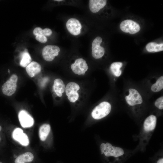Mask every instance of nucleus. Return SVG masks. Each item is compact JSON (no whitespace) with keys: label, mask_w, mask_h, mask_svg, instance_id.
Returning <instances> with one entry per match:
<instances>
[{"label":"nucleus","mask_w":163,"mask_h":163,"mask_svg":"<svg viewBox=\"0 0 163 163\" xmlns=\"http://www.w3.org/2000/svg\"><path fill=\"white\" fill-rule=\"evenodd\" d=\"M55 1H57V2H61V1H63V0H54Z\"/></svg>","instance_id":"29"},{"label":"nucleus","mask_w":163,"mask_h":163,"mask_svg":"<svg viewBox=\"0 0 163 163\" xmlns=\"http://www.w3.org/2000/svg\"><path fill=\"white\" fill-rule=\"evenodd\" d=\"M18 77L15 74L12 75L2 85L1 89L3 93L7 96H11L16 91Z\"/></svg>","instance_id":"3"},{"label":"nucleus","mask_w":163,"mask_h":163,"mask_svg":"<svg viewBox=\"0 0 163 163\" xmlns=\"http://www.w3.org/2000/svg\"><path fill=\"white\" fill-rule=\"evenodd\" d=\"M146 49L149 52L161 51L163 50V43L158 44L155 42H150L146 45Z\"/></svg>","instance_id":"18"},{"label":"nucleus","mask_w":163,"mask_h":163,"mask_svg":"<svg viewBox=\"0 0 163 163\" xmlns=\"http://www.w3.org/2000/svg\"><path fill=\"white\" fill-rule=\"evenodd\" d=\"M120 28L122 31L130 34H134L140 29L139 25L135 21L131 20H124L120 23Z\"/></svg>","instance_id":"4"},{"label":"nucleus","mask_w":163,"mask_h":163,"mask_svg":"<svg viewBox=\"0 0 163 163\" xmlns=\"http://www.w3.org/2000/svg\"><path fill=\"white\" fill-rule=\"evenodd\" d=\"M156 163H163V158L161 157L158 159Z\"/></svg>","instance_id":"28"},{"label":"nucleus","mask_w":163,"mask_h":163,"mask_svg":"<svg viewBox=\"0 0 163 163\" xmlns=\"http://www.w3.org/2000/svg\"><path fill=\"white\" fill-rule=\"evenodd\" d=\"M107 2L106 0H90L89 8L92 12L97 13L106 5Z\"/></svg>","instance_id":"13"},{"label":"nucleus","mask_w":163,"mask_h":163,"mask_svg":"<svg viewBox=\"0 0 163 163\" xmlns=\"http://www.w3.org/2000/svg\"><path fill=\"white\" fill-rule=\"evenodd\" d=\"M52 33V30L48 28H45L43 29V34L45 36H50Z\"/></svg>","instance_id":"27"},{"label":"nucleus","mask_w":163,"mask_h":163,"mask_svg":"<svg viewBox=\"0 0 163 163\" xmlns=\"http://www.w3.org/2000/svg\"><path fill=\"white\" fill-rule=\"evenodd\" d=\"M33 33L34 35L37 36L43 34V29L40 27H36L33 30Z\"/></svg>","instance_id":"26"},{"label":"nucleus","mask_w":163,"mask_h":163,"mask_svg":"<svg viewBox=\"0 0 163 163\" xmlns=\"http://www.w3.org/2000/svg\"><path fill=\"white\" fill-rule=\"evenodd\" d=\"M50 125L48 124H44L41 125L39 129V136L41 140H46L50 131Z\"/></svg>","instance_id":"17"},{"label":"nucleus","mask_w":163,"mask_h":163,"mask_svg":"<svg viewBox=\"0 0 163 163\" xmlns=\"http://www.w3.org/2000/svg\"><path fill=\"white\" fill-rule=\"evenodd\" d=\"M71 67L74 73L79 75H84L88 69L86 61L82 58L76 59Z\"/></svg>","instance_id":"7"},{"label":"nucleus","mask_w":163,"mask_h":163,"mask_svg":"<svg viewBox=\"0 0 163 163\" xmlns=\"http://www.w3.org/2000/svg\"><path fill=\"white\" fill-rule=\"evenodd\" d=\"M35 38L37 40L42 43H45L47 41V38L46 36L43 35L37 36Z\"/></svg>","instance_id":"25"},{"label":"nucleus","mask_w":163,"mask_h":163,"mask_svg":"<svg viewBox=\"0 0 163 163\" xmlns=\"http://www.w3.org/2000/svg\"><path fill=\"white\" fill-rule=\"evenodd\" d=\"M0 163H2L0 161Z\"/></svg>","instance_id":"33"},{"label":"nucleus","mask_w":163,"mask_h":163,"mask_svg":"<svg viewBox=\"0 0 163 163\" xmlns=\"http://www.w3.org/2000/svg\"><path fill=\"white\" fill-rule=\"evenodd\" d=\"M157 123V117L154 115H150L145 120L143 125V129L145 132L152 131L155 128Z\"/></svg>","instance_id":"12"},{"label":"nucleus","mask_w":163,"mask_h":163,"mask_svg":"<svg viewBox=\"0 0 163 163\" xmlns=\"http://www.w3.org/2000/svg\"><path fill=\"white\" fill-rule=\"evenodd\" d=\"M34 155L31 152H27L20 155L15 159V163L30 162L34 159Z\"/></svg>","instance_id":"16"},{"label":"nucleus","mask_w":163,"mask_h":163,"mask_svg":"<svg viewBox=\"0 0 163 163\" xmlns=\"http://www.w3.org/2000/svg\"><path fill=\"white\" fill-rule=\"evenodd\" d=\"M66 25L67 30L72 35L77 36L81 33L82 25L77 19L74 18L69 19L66 22Z\"/></svg>","instance_id":"8"},{"label":"nucleus","mask_w":163,"mask_h":163,"mask_svg":"<svg viewBox=\"0 0 163 163\" xmlns=\"http://www.w3.org/2000/svg\"><path fill=\"white\" fill-rule=\"evenodd\" d=\"M155 105L156 107L160 110L163 109V96L158 98L155 101Z\"/></svg>","instance_id":"24"},{"label":"nucleus","mask_w":163,"mask_h":163,"mask_svg":"<svg viewBox=\"0 0 163 163\" xmlns=\"http://www.w3.org/2000/svg\"><path fill=\"white\" fill-rule=\"evenodd\" d=\"M31 58L26 50L21 54L20 65L22 67H26L31 61Z\"/></svg>","instance_id":"19"},{"label":"nucleus","mask_w":163,"mask_h":163,"mask_svg":"<svg viewBox=\"0 0 163 163\" xmlns=\"http://www.w3.org/2000/svg\"><path fill=\"white\" fill-rule=\"evenodd\" d=\"M53 88L56 94L59 97L62 96V93L65 90V86L62 80L60 78L55 79L54 81Z\"/></svg>","instance_id":"15"},{"label":"nucleus","mask_w":163,"mask_h":163,"mask_svg":"<svg viewBox=\"0 0 163 163\" xmlns=\"http://www.w3.org/2000/svg\"><path fill=\"white\" fill-rule=\"evenodd\" d=\"M163 88V76L160 77L156 82L153 84L151 87V90L154 92H158Z\"/></svg>","instance_id":"22"},{"label":"nucleus","mask_w":163,"mask_h":163,"mask_svg":"<svg viewBox=\"0 0 163 163\" xmlns=\"http://www.w3.org/2000/svg\"><path fill=\"white\" fill-rule=\"evenodd\" d=\"M12 136L14 140L22 145L27 146L29 144V141L27 136L23 133V130L20 128H17L14 130Z\"/></svg>","instance_id":"11"},{"label":"nucleus","mask_w":163,"mask_h":163,"mask_svg":"<svg viewBox=\"0 0 163 163\" xmlns=\"http://www.w3.org/2000/svg\"><path fill=\"white\" fill-rule=\"evenodd\" d=\"M60 51L59 47L57 46L47 45L42 50V56L45 60L50 62L54 59L55 56L58 55Z\"/></svg>","instance_id":"5"},{"label":"nucleus","mask_w":163,"mask_h":163,"mask_svg":"<svg viewBox=\"0 0 163 163\" xmlns=\"http://www.w3.org/2000/svg\"><path fill=\"white\" fill-rule=\"evenodd\" d=\"M79 97V94L77 91H75L70 93L67 98L70 102L74 103L78 99Z\"/></svg>","instance_id":"23"},{"label":"nucleus","mask_w":163,"mask_h":163,"mask_svg":"<svg viewBox=\"0 0 163 163\" xmlns=\"http://www.w3.org/2000/svg\"><path fill=\"white\" fill-rule=\"evenodd\" d=\"M111 109V105L109 102H102L94 109L91 113V116L95 119H101L108 115Z\"/></svg>","instance_id":"2"},{"label":"nucleus","mask_w":163,"mask_h":163,"mask_svg":"<svg viewBox=\"0 0 163 163\" xmlns=\"http://www.w3.org/2000/svg\"><path fill=\"white\" fill-rule=\"evenodd\" d=\"M101 154L113 159L114 163H121L125 158V152L121 148L113 146L110 143H102L100 145Z\"/></svg>","instance_id":"1"},{"label":"nucleus","mask_w":163,"mask_h":163,"mask_svg":"<svg viewBox=\"0 0 163 163\" xmlns=\"http://www.w3.org/2000/svg\"><path fill=\"white\" fill-rule=\"evenodd\" d=\"M8 72L9 73H10V70H9V69H8Z\"/></svg>","instance_id":"32"},{"label":"nucleus","mask_w":163,"mask_h":163,"mask_svg":"<svg viewBox=\"0 0 163 163\" xmlns=\"http://www.w3.org/2000/svg\"><path fill=\"white\" fill-rule=\"evenodd\" d=\"M41 68V66L39 63L33 61L26 67V70L30 77H33L40 72Z\"/></svg>","instance_id":"14"},{"label":"nucleus","mask_w":163,"mask_h":163,"mask_svg":"<svg viewBox=\"0 0 163 163\" xmlns=\"http://www.w3.org/2000/svg\"><path fill=\"white\" fill-rule=\"evenodd\" d=\"M18 117L21 126L24 128L30 127L34 124V119L25 110H22L20 111Z\"/></svg>","instance_id":"10"},{"label":"nucleus","mask_w":163,"mask_h":163,"mask_svg":"<svg viewBox=\"0 0 163 163\" xmlns=\"http://www.w3.org/2000/svg\"><path fill=\"white\" fill-rule=\"evenodd\" d=\"M102 41V39L101 37H97L92 42L91 54L93 57L95 59L101 58L104 54L105 49L101 46Z\"/></svg>","instance_id":"6"},{"label":"nucleus","mask_w":163,"mask_h":163,"mask_svg":"<svg viewBox=\"0 0 163 163\" xmlns=\"http://www.w3.org/2000/svg\"><path fill=\"white\" fill-rule=\"evenodd\" d=\"M79 89L80 86L78 84L74 82H70L67 85L65 91L66 95L68 96L70 93L77 91Z\"/></svg>","instance_id":"21"},{"label":"nucleus","mask_w":163,"mask_h":163,"mask_svg":"<svg viewBox=\"0 0 163 163\" xmlns=\"http://www.w3.org/2000/svg\"><path fill=\"white\" fill-rule=\"evenodd\" d=\"M14 158H17V156H16V155H15H15H14Z\"/></svg>","instance_id":"31"},{"label":"nucleus","mask_w":163,"mask_h":163,"mask_svg":"<svg viewBox=\"0 0 163 163\" xmlns=\"http://www.w3.org/2000/svg\"><path fill=\"white\" fill-rule=\"evenodd\" d=\"M129 94L126 96L125 99L127 103L131 106L141 104L143 102L142 98L136 89L130 88L129 90Z\"/></svg>","instance_id":"9"},{"label":"nucleus","mask_w":163,"mask_h":163,"mask_svg":"<svg viewBox=\"0 0 163 163\" xmlns=\"http://www.w3.org/2000/svg\"><path fill=\"white\" fill-rule=\"evenodd\" d=\"M123 64L120 62H115L112 63L110 66V69L112 73L116 76L119 77L121 74L122 72L120 68L122 67Z\"/></svg>","instance_id":"20"},{"label":"nucleus","mask_w":163,"mask_h":163,"mask_svg":"<svg viewBox=\"0 0 163 163\" xmlns=\"http://www.w3.org/2000/svg\"><path fill=\"white\" fill-rule=\"evenodd\" d=\"M1 129H2V127L1 126H0V131L1 130ZM0 141H1V138L0 137Z\"/></svg>","instance_id":"30"}]
</instances>
